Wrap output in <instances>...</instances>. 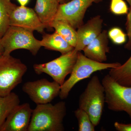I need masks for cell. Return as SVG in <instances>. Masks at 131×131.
Segmentation results:
<instances>
[{"label":"cell","instance_id":"cell-19","mask_svg":"<svg viewBox=\"0 0 131 131\" xmlns=\"http://www.w3.org/2000/svg\"><path fill=\"white\" fill-rule=\"evenodd\" d=\"M16 7L11 0H0V39L10 26V15Z\"/></svg>","mask_w":131,"mask_h":131},{"label":"cell","instance_id":"cell-15","mask_svg":"<svg viewBox=\"0 0 131 131\" xmlns=\"http://www.w3.org/2000/svg\"><path fill=\"white\" fill-rule=\"evenodd\" d=\"M40 43L42 47L59 52L62 55L68 53L74 49L56 31L52 34H45Z\"/></svg>","mask_w":131,"mask_h":131},{"label":"cell","instance_id":"cell-16","mask_svg":"<svg viewBox=\"0 0 131 131\" xmlns=\"http://www.w3.org/2000/svg\"><path fill=\"white\" fill-rule=\"evenodd\" d=\"M49 27L54 28L56 32L74 48L77 40V32L75 29L65 21L54 20Z\"/></svg>","mask_w":131,"mask_h":131},{"label":"cell","instance_id":"cell-22","mask_svg":"<svg viewBox=\"0 0 131 131\" xmlns=\"http://www.w3.org/2000/svg\"><path fill=\"white\" fill-rule=\"evenodd\" d=\"M126 26L128 40L125 46V48L129 50H131V6L127 13Z\"/></svg>","mask_w":131,"mask_h":131},{"label":"cell","instance_id":"cell-2","mask_svg":"<svg viewBox=\"0 0 131 131\" xmlns=\"http://www.w3.org/2000/svg\"><path fill=\"white\" fill-rule=\"evenodd\" d=\"M118 62L105 63L94 61L85 56L81 51L78 52L77 59L70 77L61 86L59 96L61 100L68 97L71 90L80 81L88 78L94 72L119 67Z\"/></svg>","mask_w":131,"mask_h":131},{"label":"cell","instance_id":"cell-3","mask_svg":"<svg viewBox=\"0 0 131 131\" xmlns=\"http://www.w3.org/2000/svg\"><path fill=\"white\" fill-rule=\"evenodd\" d=\"M105 103V90L97 75L89 82L79 99V108L88 114L95 126L100 124Z\"/></svg>","mask_w":131,"mask_h":131},{"label":"cell","instance_id":"cell-25","mask_svg":"<svg viewBox=\"0 0 131 131\" xmlns=\"http://www.w3.org/2000/svg\"><path fill=\"white\" fill-rule=\"evenodd\" d=\"M127 35L123 32L116 37L112 39L113 42L116 45H122L126 42Z\"/></svg>","mask_w":131,"mask_h":131},{"label":"cell","instance_id":"cell-7","mask_svg":"<svg viewBox=\"0 0 131 131\" xmlns=\"http://www.w3.org/2000/svg\"><path fill=\"white\" fill-rule=\"evenodd\" d=\"M74 50L48 62L34 64V71L38 75L47 74L62 86L67 76L72 72L77 59L78 52Z\"/></svg>","mask_w":131,"mask_h":131},{"label":"cell","instance_id":"cell-8","mask_svg":"<svg viewBox=\"0 0 131 131\" xmlns=\"http://www.w3.org/2000/svg\"><path fill=\"white\" fill-rule=\"evenodd\" d=\"M61 86L56 82L42 79L25 83L22 90L33 102L38 104L50 103L59 96Z\"/></svg>","mask_w":131,"mask_h":131},{"label":"cell","instance_id":"cell-17","mask_svg":"<svg viewBox=\"0 0 131 131\" xmlns=\"http://www.w3.org/2000/svg\"><path fill=\"white\" fill-rule=\"evenodd\" d=\"M20 102L19 96L13 92L6 96H0V128Z\"/></svg>","mask_w":131,"mask_h":131},{"label":"cell","instance_id":"cell-28","mask_svg":"<svg viewBox=\"0 0 131 131\" xmlns=\"http://www.w3.org/2000/svg\"><path fill=\"white\" fill-rule=\"evenodd\" d=\"M66 0H58L59 4H62V3H64L66 2Z\"/></svg>","mask_w":131,"mask_h":131},{"label":"cell","instance_id":"cell-12","mask_svg":"<svg viewBox=\"0 0 131 131\" xmlns=\"http://www.w3.org/2000/svg\"><path fill=\"white\" fill-rule=\"evenodd\" d=\"M103 20L100 15L93 17L78 28L77 40L74 49L75 52L83 51L102 31Z\"/></svg>","mask_w":131,"mask_h":131},{"label":"cell","instance_id":"cell-29","mask_svg":"<svg viewBox=\"0 0 131 131\" xmlns=\"http://www.w3.org/2000/svg\"><path fill=\"white\" fill-rule=\"evenodd\" d=\"M126 1L129 3L130 6H131V0H126Z\"/></svg>","mask_w":131,"mask_h":131},{"label":"cell","instance_id":"cell-27","mask_svg":"<svg viewBox=\"0 0 131 131\" xmlns=\"http://www.w3.org/2000/svg\"><path fill=\"white\" fill-rule=\"evenodd\" d=\"M4 52V47L3 46L2 43L0 39V57L2 56L3 55Z\"/></svg>","mask_w":131,"mask_h":131},{"label":"cell","instance_id":"cell-9","mask_svg":"<svg viewBox=\"0 0 131 131\" xmlns=\"http://www.w3.org/2000/svg\"><path fill=\"white\" fill-rule=\"evenodd\" d=\"M102 0H71L60 4L54 20L67 22L75 29L83 24V19L87 9L94 3Z\"/></svg>","mask_w":131,"mask_h":131},{"label":"cell","instance_id":"cell-5","mask_svg":"<svg viewBox=\"0 0 131 131\" xmlns=\"http://www.w3.org/2000/svg\"><path fill=\"white\" fill-rule=\"evenodd\" d=\"M101 82L108 109L114 112H125L131 119V87L119 84L108 74L104 76Z\"/></svg>","mask_w":131,"mask_h":131},{"label":"cell","instance_id":"cell-24","mask_svg":"<svg viewBox=\"0 0 131 131\" xmlns=\"http://www.w3.org/2000/svg\"><path fill=\"white\" fill-rule=\"evenodd\" d=\"M123 32L124 31L122 30V29L119 27H114L108 31V37L112 40Z\"/></svg>","mask_w":131,"mask_h":131},{"label":"cell","instance_id":"cell-11","mask_svg":"<svg viewBox=\"0 0 131 131\" xmlns=\"http://www.w3.org/2000/svg\"><path fill=\"white\" fill-rule=\"evenodd\" d=\"M32 111L29 103L19 104L8 115L0 131H28Z\"/></svg>","mask_w":131,"mask_h":131},{"label":"cell","instance_id":"cell-1","mask_svg":"<svg viewBox=\"0 0 131 131\" xmlns=\"http://www.w3.org/2000/svg\"><path fill=\"white\" fill-rule=\"evenodd\" d=\"M67 113L65 102L38 104L33 109L28 131H63Z\"/></svg>","mask_w":131,"mask_h":131},{"label":"cell","instance_id":"cell-14","mask_svg":"<svg viewBox=\"0 0 131 131\" xmlns=\"http://www.w3.org/2000/svg\"><path fill=\"white\" fill-rule=\"evenodd\" d=\"M59 5L58 0H36L34 10L46 28L54 20Z\"/></svg>","mask_w":131,"mask_h":131},{"label":"cell","instance_id":"cell-20","mask_svg":"<svg viewBox=\"0 0 131 131\" xmlns=\"http://www.w3.org/2000/svg\"><path fill=\"white\" fill-rule=\"evenodd\" d=\"M74 114L78 122V131H94L95 127L90 117L85 111L78 108L75 110Z\"/></svg>","mask_w":131,"mask_h":131},{"label":"cell","instance_id":"cell-13","mask_svg":"<svg viewBox=\"0 0 131 131\" xmlns=\"http://www.w3.org/2000/svg\"><path fill=\"white\" fill-rule=\"evenodd\" d=\"M83 51L84 56L92 60L100 62L106 61V53L109 51L107 31H102Z\"/></svg>","mask_w":131,"mask_h":131},{"label":"cell","instance_id":"cell-6","mask_svg":"<svg viewBox=\"0 0 131 131\" xmlns=\"http://www.w3.org/2000/svg\"><path fill=\"white\" fill-rule=\"evenodd\" d=\"M1 39L3 55H10L14 51L24 49L35 56L42 47L40 40L35 38L33 31L18 27L10 26Z\"/></svg>","mask_w":131,"mask_h":131},{"label":"cell","instance_id":"cell-10","mask_svg":"<svg viewBox=\"0 0 131 131\" xmlns=\"http://www.w3.org/2000/svg\"><path fill=\"white\" fill-rule=\"evenodd\" d=\"M9 25L36 31L42 33L46 26L32 8L26 6H17L13 11L9 19Z\"/></svg>","mask_w":131,"mask_h":131},{"label":"cell","instance_id":"cell-23","mask_svg":"<svg viewBox=\"0 0 131 131\" xmlns=\"http://www.w3.org/2000/svg\"><path fill=\"white\" fill-rule=\"evenodd\" d=\"M114 126L117 131H131V124H122L116 122L114 123Z\"/></svg>","mask_w":131,"mask_h":131},{"label":"cell","instance_id":"cell-21","mask_svg":"<svg viewBox=\"0 0 131 131\" xmlns=\"http://www.w3.org/2000/svg\"><path fill=\"white\" fill-rule=\"evenodd\" d=\"M110 10L116 15L127 14L129 8L124 0H111Z\"/></svg>","mask_w":131,"mask_h":131},{"label":"cell","instance_id":"cell-26","mask_svg":"<svg viewBox=\"0 0 131 131\" xmlns=\"http://www.w3.org/2000/svg\"><path fill=\"white\" fill-rule=\"evenodd\" d=\"M21 6H26L29 2L30 0H17Z\"/></svg>","mask_w":131,"mask_h":131},{"label":"cell","instance_id":"cell-18","mask_svg":"<svg viewBox=\"0 0 131 131\" xmlns=\"http://www.w3.org/2000/svg\"><path fill=\"white\" fill-rule=\"evenodd\" d=\"M108 74L119 84L131 87V56L122 65L110 69Z\"/></svg>","mask_w":131,"mask_h":131},{"label":"cell","instance_id":"cell-4","mask_svg":"<svg viewBox=\"0 0 131 131\" xmlns=\"http://www.w3.org/2000/svg\"><path fill=\"white\" fill-rule=\"evenodd\" d=\"M27 66L10 55L0 57V96H5L21 83Z\"/></svg>","mask_w":131,"mask_h":131}]
</instances>
